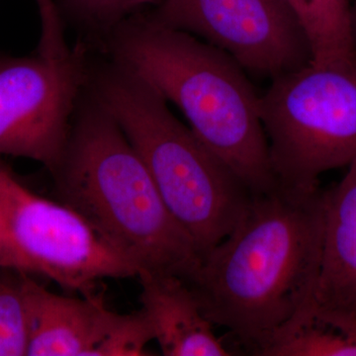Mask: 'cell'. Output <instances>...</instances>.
Here are the masks:
<instances>
[{
    "instance_id": "obj_1",
    "label": "cell",
    "mask_w": 356,
    "mask_h": 356,
    "mask_svg": "<svg viewBox=\"0 0 356 356\" xmlns=\"http://www.w3.org/2000/svg\"><path fill=\"white\" fill-rule=\"evenodd\" d=\"M325 227V191L278 182L254 194L235 229L186 283L205 317L250 355L315 299Z\"/></svg>"
},
{
    "instance_id": "obj_2",
    "label": "cell",
    "mask_w": 356,
    "mask_h": 356,
    "mask_svg": "<svg viewBox=\"0 0 356 356\" xmlns=\"http://www.w3.org/2000/svg\"><path fill=\"white\" fill-rule=\"evenodd\" d=\"M110 60L149 83L252 194L278 184L261 121V95L226 53L193 35L131 16L103 40Z\"/></svg>"
},
{
    "instance_id": "obj_3",
    "label": "cell",
    "mask_w": 356,
    "mask_h": 356,
    "mask_svg": "<svg viewBox=\"0 0 356 356\" xmlns=\"http://www.w3.org/2000/svg\"><path fill=\"white\" fill-rule=\"evenodd\" d=\"M62 203L143 273L191 282L202 257L108 110L84 91L53 173ZM138 274V275H139Z\"/></svg>"
},
{
    "instance_id": "obj_4",
    "label": "cell",
    "mask_w": 356,
    "mask_h": 356,
    "mask_svg": "<svg viewBox=\"0 0 356 356\" xmlns=\"http://www.w3.org/2000/svg\"><path fill=\"white\" fill-rule=\"evenodd\" d=\"M88 88L120 125L203 259L235 229L254 194L137 74L112 60L92 65Z\"/></svg>"
},
{
    "instance_id": "obj_5",
    "label": "cell",
    "mask_w": 356,
    "mask_h": 356,
    "mask_svg": "<svg viewBox=\"0 0 356 356\" xmlns=\"http://www.w3.org/2000/svg\"><path fill=\"white\" fill-rule=\"evenodd\" d=\"M261 112L276 180L320 186L323 173L356 161V58L276 77L261 95Z\"/></svg>"
},
{
    "instance_id": "obj_6",
    "label": "cell",
    "mask_w": 356,
    "mask_h": 356,
    "mask_svg": "<svg viewBox=\"0 0 356 356\" xmlns=\"http://www.w3.org/2000/svg\"><path fill=\"white\" fill-rule=\"evenodd\" d=\"M89 50L79 40L64 58L0 54V156L33 159L55 172L88 86Z\"/></svg>"
},
{
    "instance_id": "obj_7",
    "label": "cell",
    "mask_w": 356,
    "mask_h": 356,
    "mask_svg": "<svg viewBox=\"0 0 356 356\" xmlns=\"http://www.w3.org/2000/svg\"><path fill=\"white\" fill-rule=\"evenodd\" d=\"M0 204L14 242L42 274L70 291L95 296L97 281L138 277L127 257L64 203L41 197L0 161Z\"/></svg>"
},
{
    "instance_id": "obj_8",
    "label": "cell",
    "mask_w": 356,
    "mask_h": 356,
    "mask_svg": "<svg viewBox=\"0 0 356 356\" xmlns=\"http://www.w3.org/2000/svg\"><path fill=\"white\" fill-rule=\"evenodd\" d=\"M154 22L193 35L269 81L313 62L304 26L287 0H163Z\"/></svg>"
},
{
    "instance_id": "obj_9",
    "label": "cell",
    "mask_w": 356,
    "mask_h": 356,
    "mask_svg": "<svg viewBox=\"0 0 356 356\" xmlns=\"http://www.w3.org/2000/svg\"><path fill=\"white\" fill-rule=\"evenodd\" d=\"M28 318L29 356H98L122 316L98 297L70 298L50 292L22 274Z\"/></svg>"
},
{
    "instance_id": "obj_10",
    "label": "cell",
    "mask_w": 356,
    "mask_h": 356,
    "mask_svg": "<svg viewBox=\"0 0 356 356\" xmlns=\"http://www.w3.org/2000/svg\"><path fill=\"white\" fill-rule=\"evenodd\" d=\"M142 310L154 341L166 356L233 355L213 331L197 300L184 280L172 275H138Z\"/></svg>"
},
{
    "instance_id": "obj_11",
    "label": "cell",
    "mask_w": 356,
    "mask_h": 356,
    "mask_svg": "<svg viewBox=\"0 0 356 356\" xmlns=\"http://www.w3.org/2000/svg\"><path fill=\"white\" fill-rule=\"evenodd\" d=\"M325 191L322 264L315 301L323 310L356 318V161Z\"/></svg>"
},
{
    "instance_id": "obj_12",
    "label": "cell",
    "mask_w": 356,
    "mask_h": 356,
    "mask_svg": "<svg viewBox=\"0 0 356 356\" xmlns=\"http://www.w3.org/2000/svg\"><path fill=\"white\" fill-rule=\"evenodd\" d=\"M261 356H356V318L327 313L312 300L278 332Z\"/></svg>"
},
{
    "instance_id": "obj_13",
    "label": "cell",
    "mask_w": 356,
    "mask_h": 356,
    "mask_svg": "<svg viewBox=\"0 0 356 356\" xmlns=\"http://www.w3.org/2000/svg\"><path fill=\"white\" fill-rule=\"evenodd\" d=\"M304 26L313 64L356 58L350 28V0H287Z\"/></svg>"
},
{
    "instance_id": "obj_14",
    "label": "cell",
    "mask_w": 356,
    "mask_h": 356,
    "mask_svg": "<svg viewBox=\"0 0 356 356\" xmlns=\"http://www.w3.org/2000/svg\"><path fill=\"white\" fill-rule=\"evenodd\" d=\"M163 0H58L63 19L70 21L89 38L102 44L122 21Z\"/></svg>"
},
{
    "instance_id": "obj_15",
    "label": "cell",
    "mask_w": 356,
    "mask_h": 356,
    "mask_svg": "<svg viewBox=\"0 0 356 356\" xmlns=\"http://www.w3.org/2000/svg\"><path fill=\"white\" fill-rule=\"evenodd\" d=\"M22 274L0 267V356L27 355L29 318Z\"/></svg>"
},
{
    "instance_id": "obj_16",
    "label": "cell",
    "mask_w": 356,
    "mask_h": 356,
    "mask_svg": "<svg viewBox=\"0 0 356 356\" xmlns=\"http://www.w3.org/2000/svg\"><path fill=\"white\" fill-rule=\"evenodd\" d=\"M154 334L142 310L123 315L100 348L98 356L147 355L146 346Z\"/></svg>"
},
{
    "instance_id": "obj_17",
    "label": "cell",
    "mask_w": 356,
    "mask_h": 356,
    "mask_svg": "<svg viewBox=\"0 0 356 356\" xmlns=\"http://www.w3.org/2000/svg\"><path fill=\"white\" fill-rule=\"evenodd\" d=\"M41 18V38L37 54L49 58H64L69 55L65 35V20L55 0H35Z\"/></svg>"
},
{
    "instance_id": "obj_18",
    "label": "cell",
    "mask_w": 356,
    "mask_h": 356,
    "mask_svg": "<svg viewBox=\"0 0 356 356\" xmlns=\"http://www.w3.org/2000/svg\"><path fill=\"white\" fill-rule=\"evenodd\" d=\"M0 267L14 269V270L28 274L32 273L29 262L20 252L11 236L1 204H0Z\"/></svg>"
},
{
    "instance_id": "obj_19",
    "label": "cell",
    "mask_w": 356,
    "mask_h": 356,
    "mask_svg": "<svg viewBox=\"0 0 356 356\" xmlns=\"http://www.w3.org/2000/svg\"><path fill=\"white\" fill-rule=\"evenodd\" d=\"M350 28L356 48V0H353V4L350 6Z\"/></svg>"
}]
</instances>
